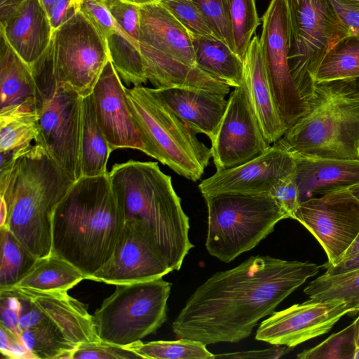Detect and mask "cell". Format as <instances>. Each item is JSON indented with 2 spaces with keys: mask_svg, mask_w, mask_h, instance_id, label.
Instances as JSON below:
<instances>
[{
  "mask_svg": "<svg viewBox=\"0 0 359 359\" xmlns=\"http://www.w3.org/2000/svg\"><path fill=\"white\" fill-rule=\"evenodd\" d=\"M320 269L310 262L252 256L201 285L172 322V331L206 346L239 342Z\"/></svg>",
  "mask_w": 359,
  "mask_h": 359,
  "instance_id": "cell-1",
  "label": "cell"
},
{
  "mask_svg": "<svg viewBox=\"0 0 359 359\" xmlns=\"http://www.w3.org/2000/svg\"><path fill=\"white\" fill-rule=\"evenodd\" d=\"M126 222L109 172L74 181L52 216V250L88 279L111 257Z\"/></svg>",
  "mask_w": 359,
  "mask_h": 359,
  "instance_id": "cell-2",
  "label": "cell"
},
{
  "mask_svg": "<svg viewBox=\"0 0 359 359\" xmlns=\"http://www.w3.org/2000/svg\"><path fill=\"white\" fill-rule=\"evenodd\" d=\"M74 182L36 144L1 161L0 198L8 209L4 226L37 258L51 253L53 213Z\"/></svg>",
  "mask_w": 359,
  "mask_h": 359,
  "instance_id": "cell-3",
  "label": "cell"
},
{
  "mask_svg": "<svg viewBox=\"0 0 359 359\" xmlns=\"http://www.w3.org/2000/svg\"><path fill=\"white\" fill-rule=\"evenodd\" d=\"M114 194L126 219L142 222L153 235L172 271L180 270L194 247L189 238V219L172 179L157 162L128 161L109 172Z\"/></svg>",
  "mask_w": 359,
  "mask_h": 359,
  "instance_id": "cell-4",
  "label": "cell"
},
{
  "mask_svg": "<svg viewBox=\"0 0 359 359\" xmlns=\"http://www.w3.org/2000/svg\"><path fill=\"white\" fill-rule=\"evenodd\" d=\"M309 109L273 144L293 156L359 161V98L342 81L316 83Z\"/></svg>",
  "mask_w": 359,
  "mask_h": 359,
  "instance_id": "cell-5",
  "label": "cell"
},
{
  "mask_svg": "<svg viewBox=\"0 0 359 359\" xmlns=\"http://www.w3.org/2000/svg\"><path fill=\"white\" fill-rule=\"evenodd\" d=\"M30 67L35 81V111L38 116L35 144L42 147L76 181L82 177L80 133L83 97L57 80L50 43Z\"/></svg>",
  "mask_w": 359,
  "mask_h": 359,
  "instance_id": "cell-6",
  "label": "cell"
},
{
  "mask_svg": "<svg viewBox=\"0 0 359 359\" xmlns=\"http://www.w3.org/2000/svg\"><path fill=\"white\" fill-rule=\"evenodd\" d=\"M129 108L143 142L144 153L194 182L201 178L211 148L161 99L142 86L126 88Z\"/></svg>",
  "mask_w": 359,
  "mask_h": 359,
  "instance_id": "cell-7",
  "label": "cell"
},
{
  "mask_svg": "<svg viewBox=\"0 0 359 359\" xmlns=\"http://www.w3.org/2000/svg\"><path fill=\"white\" fill-rule=\"evenodd\" d=\"M204 199L208 208L206 249L226 263L256 247L278 222L290 218L269 194H219Z\"/></svg>",
  "mask_w": 359,
  "mask_h": 359,
  "instance_id": "cell-8",
  "label": "cell"
},
{
  "mask_svg": "<svg viewBox=\"0 0 359 359\" xmlns=\"http://www.w3.org/2000/svg\"><path fill=\"white\" fill-rule=\"evenodd\" d=\"M290 24L288 65L302 97L309 103L316 76L327 52L351 35L329 0H286Z\"/></svg>",
  "mask_w": 359,
  "mask_h": 359,
  "instance_id": "cell-9",
  "label": "cell"
},
{
  "mask_svg": "<svg viewBox=\"0 0 359 359\" xmlns=\"http://www.w3.org/2000/svg\"><path fill=\"white\" fill-rule=\"evenodd\" d=\"M171 286L163 278L117 285L93 315L100 339L125 347L154 333L167 320Z\"/></svg>",
  "mask_w": 359,
  "mask_h": 359,
  "instance_id": "cell-10",
  "label": "cell"
},
{
  "mask_svg": "<svg viewBox=\"0 0 359 359\" xmlns=\"http://www.w3.org/2000/svg\"><path fill=\"white\" fill-rule=\"evenodd\" d=\"M50 44L57 80L81 97L92 94L109 58L100 31L79 8L53 32Z\"/></svg>",
  "mask_w": 359,
  "mask_h": 359,
  "instance_id": "cell-11",
  "label": "cell"
},
{
  "mask_svg": "<svg viewBox=\"0 0 359 359\" xmlns=\"http://www.w3.org/2000/svg\"><path fill=\"white\" fill-rule=\"evenodd\" d=\"M21 302V332L33 328L54 342L76 349L84 342L100 340L93 316L87 306L67 291H40L11 287ZM22 334V333H21Z\"/></svg>",
  "mask_w": 359,
  "mask_h": 359,
  "instance_id": "cell-12",
  "label": "cell"
},
{
  "mask_svg": "<svg viewBox=\"0 0 359 359\" xmlns=\"http://www.w3.org/2000/svg\"><path fill=\"white\" fill-rule=\"evenodd\" d=\"M323 248L327 264L344 257L359 236V200L349 189L302 201L293 215Z\"/></svg>",
  "mask_w": 359,
  "mask_h": 359,
  "instance_id": "cell-13",
  "label": "cell"
},
{
  "mask_svg": "<svg viewBox=\"0 0 359 359\" xmlns=\"http://www.w3.org/2000/svg\"><path fill=\"white\" fill-rule=\"evenodd\" d=\"M260 45L272 93L286 127L309 109L290 72V24L286 0H271L262 15Z\"/></svg>",
  "mask_w": 359,
  "mask_h": 359,
  "instance_id": "cell-14",
  "label": "cell"
},
{
  "mask_svg": "<svg viewBox=\"0 0 359 359\" xmlns=\"http://www.w3.org/2000/svg\"><path fill=\"white\" fill-rule=\"evenodd\" d=\"M211 142L212 157L217 170L241 165L270 147L254 111L244 80L241 86L231 92Z\"/></svg>",
  "mask_w": 359,
  "mask_h": 359,
  "instance_id": "cell-15",
  "label": "cell"
},
{
  "mask_svg": "<svg viewBox=\"0 0 359 359\" xmlns=\"http://www.w3.org/2000/svg\"><path fill=\"white\" fill-rule=\"evenodd\" d=\"M170 271L150 231L128 218L111 257L88 279L117 285L163 278Z\"/></svg>",
  "mask_w": 359,
  "mask_h": 359,
  "instance_id": "cell-16",
  "label": "cell"
},
{
  "mask_svg": "<svg viewBox=\"0 0 359 359\" xmlns=\"http://www.w3.org/2000/svg\"><path fill=\"white\" fill-rule=\"evenodd\" d=\"M352 313L346 302L309 299L273 311L257 330L255 339L272 345L294 348L327 333L345 315Z\"/></svg>",
  "mask_w": 359,
  "mask_h": 359,
  "instance_id": "cell-17",
  "label": "cell"
},
{
  "mask_svg": "<svg viewBox=\"0 0 359 359\" xmlns=\"http://www.w3.org/2000/svg\"><path fill=\"white\" fill-rule=\"evenodd\" d=\"M295 172L294 156L274 144L262 154L236 167L217 170L198 188L203 197L219 194H266Z\"/></svg>",
  "mask_w": 359,
  "mask_h": 359,
  "instance_id": "cell-18",
  "label": "cell"
},
{
  "mask_svg": "<svg viewBox=\"0 0 359 359\" xmlns=\"http://www.w3.org/2000/svg\"><path fill=\"white\" fill-rule=\"evenodd\" d=\"M94 108L97 123L111 152L118 149H138L144 147L134 123L126 88L110 57L94 86Z\"/></svg>",
  "mask_w": 359,
  "mask_h": 359,
  "instance_id": "cell-19",
  "label": "cell"
},
{
  "mask_svg": "<svg viewBox=\"0 0 359 359\" xmlns=\"http://www.w3.org/2000/svg\"><path fill=\"white\" fill-rule=\"evenodd\" d=\"M194 133L212 140L224 114L225 95L201 89L186 88H150Z\"/></svg>",
  "mask_w": 359,
  "mask_h": 359,
  "instance_id": "cell-20",
  "label": "cell"
},
{
  "mask_svg": "<svg viewBox=\"0 0 359 359\" xmlns=\"http://www.w3.org/2000/svg\"><path fill=\"white\" fill-rule=\"evenodd\" d=\"M243 62V80L254 111L266 142L273 144L281 138L287 128L274 100L257 35L252 37Z\"/></svg>",
  "mask_w": 359,
  "mask_h": 359,
  "instance_id": "cell-21",
  "label": "cell"
},
{
  "mask_svg": "<svg viewBox=\"0 0 359 359\" xmlns=\"http://www.w3.org/2000/svg\"><path fill=\"white\" fill-rule=\"evenodd\" d=\"M138 41L187 65L196 67L190 33L159 1L140 6Z\"/></svg>",
  "mask_w": 359,
  "mask_h": 359,
  "instance_id": "cell-22",
  "label": "cell"
},
{
  "mask_svg": "<svg viewBox=\"0 0 359 359\" xmlns=\"http://www.w3.org/2000/svg\"><path fill=\"white\" fill-rule=\"evenodd\" d=\"M0 32L29 66L48 48L53 30L40 0H25L4 22Z\"/></svg>",
  "mask_w": 359,
  "mask_h": 359,
  "instance_id": "cell-23",
  "label": "cell"
},
{
  "mask_svg": "<svg viewBox=\"0 0 359 359\" xmlns=\"http://www.w3.org/2000/svg\"><path fill=\"white\" fill-rule=\"evenodd\" d=\"M294 158L301 202L359 184V161Z\"/></svg>",
  "mask_w": 359,
  "mask_h": 359,
  "instance_id": "cell-24",
  "label": "cell"
},
{
  "mask_svg": "<svg viewBox=\"0 0 359 359\" xmlns=\"http://www.w3.org/2000/svg\"><path fill=\"white\" fill-rule=\"evenodd\" d=\"M0 110L23 106L35 110L36 88L31 67L0 32Z\"/></svg>",
  "mask_w": 359,
  "mask_h": 359,
  "instance_id": "cell-25",
  "label": "cell"
},
{
  "mask_svg": "<svg viewBox=\"0 0 359 359\" xmlns=\"http://www.w3.org/2000/svg\"><path fill=\"white\" fill-rule=\"evenodd\" d=\"M191 34L196 67L230 87L243 82V60L216 38Z\"/></svg>",
  "mask_w": 359,
  "mask_h": 359,
  "instance_id": "cell-26",
  "label": "cell"
},
{
  "mask_svg": "<svg viewBox=\"0 0 359 359\" xmlns=\"http://www.w3.org/2000/svg\"><path fill=\"white\" fill-rule=\"evenodd\" d=\"M111 151L97 121L92 94L83 97L81 116L80 161L82 176L108 173Z\"/></svg>",
  "mask_w": 359,
  "mask_h": 359,
  "instance_id": "cell-27",
  "label": "cell"
},
{
  "mask_svg": "<svg viewBox=\"0 0 359 359\" xmlns=\"http://www.w3.org/2000/svg\"><path fill=\"white\" fill-rule=\"evenodd\" d=\"M83 279V273L75 266L62 257L50 253L38 258L14 287L40 291H68Z\"/></svg>",
  "mask_w": 359,
  "mask_h": 359,
  "instance_id": "cell-28",
  "label": "cell"
},
{
  "mask_svg": "<svg viewBox=\"0 0 359 359\" xmlns=\"http://www.w3.org/2000/svg\"><path fill=\"white\" fill-rule=\"evenodd\" d=\"M110 60L125 83L140 86L147 83L146 67L137 41L118 27L105 38Z\"/></svg>",
  "mask_w": 359,
  "mask_h": 359,
  "instance_id": "cell-29",
  "label": "cell"
},
{
  "mask_svg": "<svg viewBox=\"0 0 359 359\" xmlns=\"http://www.w3.org/2000/svg\"><path fill=\"white\" fill-rule=\"evenodd\" d=\"M37 134L35 110L23 106L0 110V153H11L31 144Z\"/></svg>",
  "mask_w": 359,
  "mask_h": 359,
  "instance_id": "cell-30",
  "label": "cell"
},
{
  "mask_svg": "<svg viewBox=\"0 0 359 359\" xmlns=\"http://www.w3.org/2000/svg\"><path fill=\"white\" fill-rule=\"evenodd\" d=\"M359 79V37L348 35L338 41L324 57L316 83Z\"/></svg>",
  "mask_w": 359,
  "mask_h": 359,
  "instance_id": "cell-31",
  "label": "cell"
},
{
  "mask_svg": "<svg viewBox=\"0 0 359 359\" xmlns=\"http://www.w3.org/2000/svg\"><path fill=\"white\" fill-rule=\"evenodd\" d=\"M304 292L315 301L343 300L355 314L359 312V268L334 275L324 273L309 283Z\"/></svg>",
  "mask_w": 359,
  "mask_h": 359,
  "instance_id": "cell-32",
  "label": "cell"
},
{
  "mask_svg": "<svg viewBox=\"0 0 359 359\" xmlns=\"http://www.w3.org/2000/svg\"><path fill=\"white\" fill-rule=\"evenodd\" d=\"M0 290L14 287L38 259L5 226L0 227Z\"/></svg>",
  "mask_w": 359,
  "mask_h": 359,
  "instance_id": "cell-33",
  "label": "cell"
},
{
  "mask_svg": "<svg viewBox=\"0 0 359 359\" xmlns=\"http://www.w3.org/2000/svg\"><path fill=\"white\" fill-rule=\"evenodd\" d=\"M140 358L149 359H214L206 345L201 341L180 338L175 341H138L127 346Z\"/></svg>",
  "mask_w": 359,
  "mask_h": 359,
  "instance_id": "cell-34",
  "label": "cell"
},
{
  "mask_svg": "<svg viewBox=\"0 0 359 359\" xmlns=\"http://www.w3.org/2000/svg\"><path fill=\"white\" fill-rule=\"evenodd\" d=\"M229 9L236 53L243 60L262 19L256 0H229Z\"/></svg>",
  "mask_w": 359,
  "mask_h": 359,
  "instance_id": "cell-35",
  "label": "cell"
},
{
  "mask_svg": "<svg viewBox=\"0 0 359 359\" xmlns=\"http://www.w3.org/2000/svg\"><path fill=\"white\" fill-rule=\"evenodd\" d=\"M359 316L343 330L335 332L319 344L297 354L299 359H355V339Z\"/></svg>",
  "mask_w": 359,
  "mask_h": 359,
  "instance_id": "cell-36",
  "label": "cell"
},
{
  "mask_svg": "<svg viewBox=\"0 0 359 359\" xmlns=\"http://www.w3.org/2000/svg\"><path fill=\"white\" fill-rule=\"evenodd\" d=\"M159 2L190 34L218 39L199 7L192 0H160Z\"/></svg>",
  "mask_w": 359,
  "mask_h": 359,
  "instance_id": "cell-37",
  "label": "cell"
},
{
  "mask_svg": "<svg viewBox=\"0 0 359 359\" xmlns=\"http://www.w3.org/2000/svg\"><path fill=\"white\" fill-rule=\"evenodd\" d=\"M192 1L199 7L218 39L236 53L229 16V0Z\"/></svg>",
  "mask_w": 359,
  "mask_h": 359,
  "instance_id": "cell-38",
  "label": "cell"
},
{
  "mask_svg": "<svg viewBox=\"0 0 359 359\" xmlns=\"http://www.w3.org/2000/svg\"><path fill=\"white\" fill-rule=\"evenodd\" d=\"M140 358L126 348L100 339L80 344L72 353L71 359Z\"/></svg>",
  "mask_w": 359,
  "mask_h": 359,
  "instance_id": "cell-39",
  "label": "cell"
},
{
  "mask_svg": "<svg viewBox=\"0 0 359 359\" xmlns=\"http://www.w3.org/2000/svg\"><path fill=\"white\" fill-rule=\"evenodd\" d=\"M104 3L121 29L138 41L140 6L123 0H104Z\"/></svg>",
  "mask_w": 359,
  "mask_h": 359,
  "instance_id": "cell-40",
  "label": "cell"
},
{
  "mask_svg": "<svg viewBox=\"0 0 359 359\" xmlns=\"http://www.w3.org/2000/svg\"><path fill=\"white\" fill-rule=\"evenodd\" d=\"M21 307L20 299L11 289L0 290V325L20 337Z\"/></svg>",
  "mask_w": 359,
  "mask_h": 359,
  "instance_id": "cell-41",
  "label": "cell"
},
{
  "mask_svg": "<svg viewBox=\"0 0 359 359\" xmlns=\"http://www.w3.org/2000/svg\"><path fill=\"white\" fill-rule=\"evenodd\" d=\"M106 36L118 27L104 1L100 0H82L79 8Z\"/></svg>",
  "mask_w": 359,
  "mask_h": 359,
  "instance_id": "cell-42",
  "label": "cell"
},
{
  "mask_svg": "<svg viewBox=\"0 0 359 359\" xmlns=\"http://www.w3.org/2000/svg\"><path fill=\"white\" fill-rule=\"evenodd\" d=\"M269 194L280 204L289 217L292 219L294 213L301 203L294 174L277 183Z\"/></svg>",
  "mask_w": 359,
  "mask_h": 359,
  "instance_id": "cell-43",
  "label": "cell"
},
{
  "mask_svg": "<svg viewBox=\"0 0 359 359\" xmlns=\"http://www.w3.org/2000/svg\"><path fill=\"white\" fill-rule=\"evenodd\" d=\"M0 352L11 359H35L25 346L22 337L0 325Z\"/></svg>",
  "mask_w": 359,
  "mask_h": 359,
  "instance_id": "cell-44",
  "label": "cell"
},
{
  "mask_svg": "<svg viewBox=\"0 0 359 359\" xmlns=\"http://www.w3.org/2000/svg\"><path fill=\"white\" fill-rule=\"evenodd\" d=\"M329 1L351 35L359 37V2L355 0Z\"/></svg>",
  "mask_w": 359,
  "mask_h": 359,
  "instance_id": "cell-45",
  "label": "cell"
},
{
  "mask_svg": "<svg viewBox=\"0 0 359 359\" xmlns=\"http://www.w3.org/2000/svg\"><path fill=\"white\" fill-rule=\"evenodd\" d=\"M293 348L274 345V347L263 350H252L215 355V358H279Z\"/></svg>",
  "mask_w": 359,
  "mask_h": 359,
  "instance_id": "cell-46",
  "label": "cell"
},
{
  "mask_svg": "<svg viewBox=\"0 0 359 359\" xmlns=\"http://www.w3.org/2000/svg\"><path fill=\"white\" fill-rule=\"evenodd\" d=\"M77 9L74 0H57L48 13L53 32L64 24Z\"/></svg>",
  "mask_w": 359,
  "mask_h": 359,
  "instance_id": "cell-47",
  "label": "cell"
},
{
  "mask_svg": "<svg viewBox=\"0 0 359 359\" xmlns=\"http://www.w3.org/2000/svg\"><path fill=\"white\" fill-rule=\"evenodd\" d=\"M325 273L334 275L359 268V250L334 266H326Z\"/></svg>",
  "mask_w": 359,
  "mask_h": 359,
  "instance_id": "cell-48",
  "label": "cell"
},
{
  "mask_svg": "<svg viewBox=\"0 0 359 359\" xmlns=\"http://www.w3.org/2000/svg\"><path fill=\"white\" fill-rule=\"evenodd\" d=\"M25 0H0V23L4 22Z\"/></svg>",
  "mask_w": 359,
  "mask_h": 359,
  "instance_id": "cell-49",
  "label": "cell"
},
{
  "mask_svg": "<svg viewBox=\"0 0 359 359\" xmlns=\"http://www.w3.org/2000/svg\"><path fill=\"white\" fill-rule=\"evenodd\" d=\"M345 89L354 97L359 98V79L341 80Z\"/></svg>",
  "mask_w": 359,
  "mask_h": 359,
  "instance_id": "cell-50",
  "label": "cell"
},
{
  "mask_svg": "<svg viewBox=\"0 0 359 359\" xmlns=\"http://www.w3.org/2000/svg\"><path fill=\"white\" fill-rule=\"evenodd\" d=\"M1 199V205H0V227L4 226L6 222L7 216H8V209L4 198H0Z\"/></svg>",
  "mask_w": 359,
  "mask_h": 359,
  "instance_id": "cell-51",
  "label": "cell"
},
{
  "mask_svg": "<svg viewBox=\"0 0 359 359\" xmlns=\"http://www.w3.org/2000/svg\"><path fill=\"white\" fill-rule=\"evenodd\" d=\"M358 250H359V236L357 238V239L355 240V241L353 243V245L347 250V252L344 255L342 259L349 257L350 256H351L352 255H353L355 252H358Z\"/></svg>",
  "mask_w": 359,
  "mask_h": 359,
  "instance_id": "cell-52",
  "label": "cell"
},
{
  "mask_svg": "<svg viewBox=\"0 0 359 359\" xmlns=\"http://www.w3.org/2000/svg\"><path fill=\"white\" fill-rule=\"evenodd\" d=\"M131 4L136 5L137 6H142L153 3L158 2L160 0H123Z\"/></svg>",
  "mask_w": 359,
  "mask_h": 359,
  "instance_id": "cell-53",
  "label": "cell"
},
{
  "mask_svg": "<svg viewBox=\"0 0 359 359\" xmlns=\"http://www.w3.org/2000/svg\"><path fill=\"white\" fill-rule=\"evenodd\" d=\"M57 0H40L41 4L43 5V8L46 11L47 13L50 11L51 6Z\"/></svg>",
  "mask_w": 359,
  "mask_h": 359,
  "instance_id": "cell-54",
  "label": "cell"
},
{
  "mask_svg": "<svg viewBox=\"0 0 359 359\" xmlns=\"http://www.w3.org/2000/svg\"><path fill=\"white\" fill-rule=\"evenodd\" d=\"M349 190L359 200V184L351 187Z\"/></svg>",
  "mask_w": 359,
  "mask_h": 359,
  "instance_id": "cell-55",
  "label": "cell"
},
{
  "mask_svg": "<svg viewBox=\"0 0 359 359\" xmlns=\"http://www.w3.org/2000/svg\"><path fill=\"white\" fill-rule=\"evenodd\" d=\"M355 344H356V349H357V352H358L359 350V323H358V332H357V335H356Z\"/></svg>",
  "mask_w": 359,
  "mask_h": 359,
  "instance_id": "cell-56",
  "label": "cell"
},
{
  "mask_svg": "<svg viewBox=\"0 0 359 359\" xmlns=\"http://www.w3.org/2000/svg\"><path fill=\"white\" fill-rule=\"evenodd\" d=\"M81 2V0H74V5L75 6L79 8V6H80V4Z\"/></svg>",
  "mask_w": 359,
  "mask_h": 359,
  "instance_id": "cell-57",
  "label": "cell"
},
{
  "mask_svg": "<svg viewBox=\"0 0 359 359\" xmlns=\"http://www.w3.org/2000/svg\"><path fill=\"white\" fill-rule=\"evenodd\" d=\"M355 359H359V350H358V351L356 353Z\"/></svg>",
  "mask_w": 359,
  "mask_h": 359,
  "instance_id": "cell-58",
  "label": "cell"
},
{
  "mask_svg": "<svg viewBox=\"0 0 359 359\" xmlns=\"http://www.w3.org/2000/svg\"><path fill=\"white\" fill-rule=\"evenodd\" d=\"M355 1H358V2H359V0H355Z\"/></svg>",
  "mask_w": 359,
  "mask_h": 359,
  "instance_id": "cell-59",
  "label": "cell"
},
{
  "mask_svg": "<svg viewBox=\"0 0 359 359\" xmlns=\"http://www.w3.org/2000/svg\"><path fill=\"white\" fill-rule=\"evenodd\" d=\"M100 1H104V0H100Z\"/></svg>",
  "mask_w": 359,
  "mask_h": 359,
  "instance_id": "cell-60",
  "label": "cell"
},
{
  "mask_svg": "<svg viewBox=\"0 0 359 359\" xmlns=\"http://www.w3.org/2000/svg\"><path fill=\"white\" fill-rule=\"evenodd\" d=\"M82 1V0H81Z\"/></svg>",
  "mask_w": 359,
  "mask_h": 359,
  "instance_id": "cell-61",
  "label": "cell"
}]
</instances>
